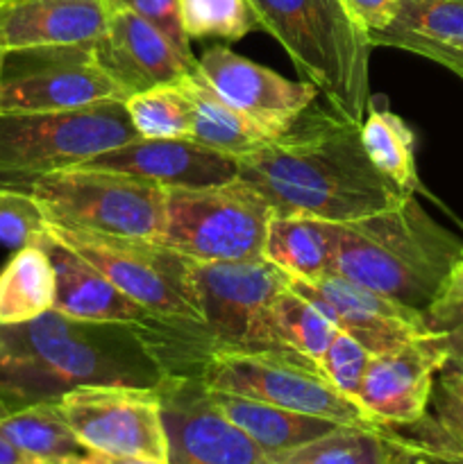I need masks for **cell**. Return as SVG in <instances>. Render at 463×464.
Here are the masks:
<instances>
[{
  "label": "cell",
  "instance_id": "46",
  "mask_svg": "<svg viewBox=\"0 0 463 464\" xmlns=\"http://www.w3.org/2000/svg\"><path fill=\"white\" fill-rule=\"evenodd\" d=\"M0 3H3V0H0Z\"/></svg>",
  "mask_w": 463,
  "mask_h": 464
},
{
  "label": "cell",
  "instance_id": "5",
  "mask_svg": "<svg viewBox=\"0 0 463 464\" xmlns=\"http://www.w3.org/2000/svg\"><path fill=\"white\" fill-rule=\"evenodd\" d=\"M200 326L180 352V374H198L204 358L222 349H281L272 334V304L289 285L266 258L191 266Z\"/></svg>",
  "mask_w": 463,
  "mask_h": 464
},
{
  "label": "cell",
  "instance_id": "35",
  "mask_svg": "<svg viewBox=\"0 0 463 464\" xmlns=\"http://www.w3.org/2000/svg\"><path fill=\"white\" fill-rule=\"evenodd\" d=\"M107 3L112 9H130L136 16L145 18L182 54L195 59L191 53V39L184 30V23H182L180 0H107Z\"/></svg>",
  "mask_w": 463,
  "mask_h": 464
},
{
  "label": "cell",
  "instance_id": "30",
  "mask_svg": "<svg viewBox=\"0 0 463 464\" xmlns=\"http://www.w3.org/2000/svg\"><path fill=\"white\" fill-rule=\"evenodd\" d=\"M272 334L281 349L320 362L339 329L313 302L286 285L272 304Z\"/></svg>",
  "mask_w": 463,
  "mask_h": 464
},
{
  "label": "cell",
  "instance_id": "29",
  "mask_svg": "<svg viewBox=\"0 0 463 464\" xmlns=\"http://www.w3.org/2000/svg\"><path fill=\"white\" fill-rule=\"evenodd\" d=\"M390 449L393 442L384 426H339L313 442L268 456L263 464H384Z\"/></svg>",
  "mask_w": 463,
  "mask_h": 464
},
{
  "label": "cell",
  "instance_id": "23",
  "mask_svg": "<svg viewBox=\"0 0 463 464\" xmlns=\"http://www.w3.org/2000/svg\"><path fill=\"white\" fill-rule=\"evenodd\" d=\"M336 222L275 213L268 225L263 258L289 279L311 281L331 272Z\"/></svg>",
  "mask_w": 463,
  "mask_h": 464
},
{
  "label": "cell",
  "instance_id": "24",
  "mask_svg": "<svg viewBox=\"0 0 463 464\" xmlns=\"http://www.w3.org/2000/svg\"><path fill=\"white\" fill-rule=\"evenodd\" d=\"M180 84L193 102L195 121L191 140L236 159L245 157L252 150L272 140L261 127H257L250 118L230 107L200 75L198 68L180 77Z\"/></svg>",
  "mask_w": 463,
  "mask_h": 464
},
{
  "label": "cell",
  "instance_id": "25",
  "mask_svg": "<svg viewBox=\"0 0 463 464\" xmlns=\"http://www.w3.org/2000/svg\"><path fill=\"white\" fill-rule=\"evenodd\" d=\"M0 430L23 458L82 462L89 449L77 440L59 401H41L0 415Z\"/></svg>",
  "mask_w": 463,
  "mask_h": 464
},
{
  "label": "cell",
  "instance_id": "40",
  "mask_svg": "<svg viewBox=\"0 0 463 464\" xmlns=\"http://www.w3.org/2000/svg\"><path fill=\"white\" fill-rule=\"evenodd\" d=\"M3 412L7 411L0 406V415H3ZM21 460H23L21 453L12 447V442H9V440L3 435V430H0V464H18Z\"/></svg>",
  "mask_w": 463,
  "mask_h": 464
},
{
  "label": "cell",
  "instance_id": "9",
  "mask_svg": "<svg viewBox=\"0 0 463 464\" xmlns=\"http://www.w3.org/2000/svg\"><path fill=\"white\" fill-rule=\"evenodd\" d=\"M48 234L84 256L116 288L172 326H200L189 256L150 238L98 234L48 222Z\"/></svg>",
  "mask_w": 463,
  "mask_h": 464
},
{
  "label": "cell",
  "instance_id": "6",
  "mask_svg": "<svg viewBox=\"0 0 463 464\" xmlns=\"http://www.w3.org/2000/svg\"><path fill=\"white\" fill-rule=\"evenodd\" d=\"M136 139L125 100L71 111H0V186L27 193L41 177Z\"/></svg>",
  "mask_w": 463,
  "mask_h": 464
},
{
  "label": "cell",
  "instance_id": "4",
  "mask_svg": "<svg viewBox=\"0 0 463 464\" xmlns=\"http://www.w3.org/2000/svg\"><path fill=\"white\" fill-rule=\"evenodd\" d=\"M259 21L331 111L361 122L370 107V50L366 32L340 0H248Z\"/></svg>",
  "mask_w": 463,
  "mask_h": 464
},
{
  "label": "cell",
  "instance_id": "19",
  "mask_svg": "<svg viewBox=\"0 0 463 464\" xmlns=\"http://www.w3.org/2000/svg\"><path fill=\"white\" fill-rule=\"evenodd\" d=\"M107 0H3L0 45L5 50L91 45L107 27Z\"/></svg>",
  "mask_w": 463,
  "mask_h": 464
},
{
  "label": "cell",
  "instance_id": "8",
  "mask_svg": "<svg viewBox=\"0 0 463 464\" xmlns=\"http://www.w3.org/2000/svg\"><path fill=\"white\" fill-rule=\"evenodd\" d=\"M272 207L243 179L202 188H166V225L159 243L191 261L263 258Z\"/></svg>",
  "mask_w": 463,
  "mask_h": 464
},
{
  "label": "cell",
  "instance_id": "16",
  "mask_svg": "<svg viewBox=\"0 0 463 464\" xmlns=\"http://www.w3.org/2000/svg\"><path fill=\"white\" fill-rule=\"evenodd\" d=\"M286 281L295 293L316 304L334 322L336 329L357 340L372 356L429 334L422 313L390 302L336 272H327L311 281L289 276Z\"/></svg>",
  "mask_w": 463,
  "mask_h": 464
},
{
  "label": "cell",
  "instance_id": "45",
  "mask_svg": "<svg viewBox=\"0 0 463 464\" xmlns=\"http://www.w3.org/2000/svg\"><path fill=\"white\" fill-rule=\"evenodd\" d=\"M5 54H7V50L0 45V75H3V63H5Z\"/></svg>",
  "mask_w": 463,
  "mask_h": 464
},
{
  "label": "cell",
  "instance_id": "39",
  "mask_svg": "<svg viewBox=\"0 0 463 464\" xmlns=\"http://www.w3.org/2000/svg\"><path fill=\"white\" fill-rule=\"evenodd\" d=\"M82 464H166L162 460H150V458H136V456H107V453H94L82 460Z\"/></svg>",
  "mask_w": 463,
  "mask_h": 464
},
{
  "label": "cell",
  "instance_id": "32",
  "mask_svg": "<svg viewBox=\"0 0 463 464\" xmlns=\"http://www.w3.org/2000/svg\"><path fill=\"white\" fill-rule=\"evenodd\" d=\"M182 23L189 39L239 41L259 30L248 0H180Z\"/></svg>",
  "mask_w": 463,
  "mask_h": 464
},
{
  "label": "cell",
  "instance_id": "15",
  "mask_svg": "<svg viewBox=\"0 0 463 464\" xmlns=\"http://www.w3.org/2000/svg\"><path fill=\"white\" fill-rule=\"evenodd\" d=\"M449 362V349L438 334H425L370 356L359 403L379 426H409L429 408L436 376Z\"/></svg>",
  "mask_w": 463,
  "mask_h": 464
},
{
  "label": "cell",
  "instance_id": "13",
  "mask_svg": "<svg viewBox=\"0 0 463 464\" xmlns=\"http://www.w3.org/2000/svg\"><path fill=\"white\" fill-rule=\"evenodd\" d=\"M166 464H263L266 453L212 399L195 374H168L157 385Z\"/></svg>",
  "mask_w": 463,
  "mask_h": 464
},
{
  "label": "cell",
  "instance_id": "1",
  "mask_svg": "<svg viewBox=\"0 0 463 464\" xmlns=\"http://www.w3.org/2000/svg\"><path fill=\"white\" fill-rule=\"evenodd\" d=\"M166 322H86L48 311L23 324H0V406L59 401L86 385L157 388L168 374Z\"/></svg>",
  "mask_w": 463,
  "mask_h": 464
},
{
  "label": "cell",
  "instance_id": "20",
  "mask_svg": "<svg viewBox=\"0 0 463 464\" xmlns=\"http://www.w3.org/2000/svg\"><path fill=\"white\" fill-rule=\"evenodd\" d=\"M41 247L54 267V308L68 317L86 322H118V324H159L162 320L127 297L84 256L73 252L48 234L41 236Z\"/></svg>",
  "mask_w": 463,
  "mask_h": 464
},
{
  "label": "cell",
  "instance_id": "38",
  "mask_svg": "<svg viewBox=\"0 0 463 464\" xmlns=\"http://www.w3.org/2000/svg\"><path fill=\"white\" fill-rule=\"evenodd\" d=\"M389 433V430H386ZM390 438V435H389ZM393 440V438H390ZM395 447H398L399 456H402L404 464H463V456H454V453H438V451H425V449L409 447V444L398 442L393 440Z\"/></svg>",
  "mask_w": 463,
  "mask_h": 464
},
{
  "label": "cell",
  "instance_id": "44",
  "mask_svg": "<svg viewBox=\"0 0 463 464\" xmlns=\"http://www.w3.org/2000/svg\"><path fill=\"white\" fill-rule=\"evenodd\" d=\"M449 367H454V370H458V372H463V356L461 358H457V361H452V362H448Z\"/></svg>",
  "mask_w": 463,
  "mask_h": 464
},
{
  "label": "cell",
  "instance_id": "31",
  "mask_svg": "<svg viewBox=\"0 0 463 464\" xmlns=\"http://www.w3.org/2000/svg\"><path fill=\"white\" fill-rule=\"evenodd\" d=\"M139 139H189L193 134V102L180 80L141 91L125 100Z\"/></svg>",
  "mask_w": 463,
  "mask_h": 464
},
{
  "label": "cell",
  "instance_id": "27",
  "mask_svg": "<svg viewBox=\"0 0 463 464\" xmlns=\"http://www.w3.org/2000/svg\"><path fill=\"white\" fill-rule=\"evenodd\" d=\"M54 308V267L39 243L14 252L0 270V324H23Z\"/></svg>",
  "mask_w": 463,
  "mask_h": 464
},
{
  "label": "cell",
  "instance_id": "21",
  "mask_svg": "<svg viewBox=\"0 0 463 464\" xmlns=\"http://www.w3.org/2000/svg\"><path fill=\"white\" fill-rule=\"evenodd\" d=\"M370 44L420 54L463 80V0H399L393 23Z\"/></svg>",
  "mask_w": 463,
  "mask_h": 464
},
{
  "label": "cell",
  "instance_id": "26",
  "mask_svg": "<svg viewBox=\"0 0 463 464\" xmlns=\"http://www.w3.org/2000/svg\"><path fill=\"white\" fill-rule=\"evenodd\" d=\"M409 447L463 456V372L445 365L436 376L429 408L409 426H384Z\"/></svg>",
  "mask_w": 463,
  "mask_h": 464
},
{
  "label": "cell",
  "instance_id": "28",
  "mask_svg": "<svg viewBox=\"0 0 463 464\" xmlns=\"http://www.w3.org/2000/svg\"><path fill=\"white\" fill-rule=\"evenodd\" d=\"M361 143L372 166L398 186L402 193L416 195L420 188L416 163V136L402 116L390 109L368 107L361 121Z\"/></svg>",
  "mask_w": 463,
  "mask_h": 464
},
{
  "label": "cell",
  "instance_id": "11",
  "mask_svg": "<svg viewBox=\"0 0 463 464\" xmlns=\"http://www.w3.org/2000/svg\"><path fill=\"white\" fill-rule=\"evenodd\" d=\"M91 45L9 50L0 75V111H71L125 100Z\"/></svg>",
  "mask_w": 463,
  "mask_h": 464
},
{
  "label": "cell",
  "instance_id": "22",
  "mask_svg": "<svg viewBox=\"0 0 463 464\" xmlns=\"http://www.w3.org/2000/svg\"><path fill=\"white\" fill-rule=\"evenodd\" d=\"M212 399L225 412L227 420L234 421L266 456H277V453L302 447L340 426L322 417L286 411V408L239 397V394L212 390Z\"/></svg>",
  "mask_w": 463,
  "mask_h": 464
},
{
  "label": "cell",
  "instance_id": "37",
  "mask_svg": "<svg viewBox=\"0 0 463 464\" xmlns=\"http://www.w3.org/2000/svg\"><path fill=\"white\" fill-rule=\"evenodd\" d=\"M340 3L354 18V23L366 32L368 39L386 30L399 7V0H340Z\"/></svg>",
  "mask_w": 463,
  "mask_h": 464
},
{
  "label": "cell",
  "instance_id": "36",
  "mask_svg": "<svg viewBox=\"0 0 463 464\" xmlns=\"http://www.w3.org/2000/svg\"><path fill=\"white\" fill-rule=\"evenodd\" d=\"M429 334H438L449 349V362L463 356V297L440 295L425 313Z\"/></svg>",
  "mask_w": 463,
  "mask_h": 464
},
{
  "label": "cell",
  "instance_id": "14",
  "mask_svg": "<svg viewBox=\"0 0 463 464\" xmlns=\"http://www.w3.org/2000/svg\"><path fill=\"white\" fill-rule=\"evenodd\" d=\"M195 68L230 107L261 127L271 139L284 134L318 98L311 82L286 80L225 45L209 48L195 59Z\"/></svg>",
  "mask_w": 463,
  "mask_h": 464
},
{
  "label": "cell",
  "instance_id": "2",
  "mask_svg": "<svg viewBox=\"0 0 463 464\" xmlns=\"http://www.w3.org/2000/svg\"><path fill=\"white\" fill-rule=\"evenodd\" d=\"M307 111L284 134L239 159V179L254 186L272 211L345 225L411 195L372 166L361 122L331 109L311 118Z\"/></svg>",
  "mask_w": 463,
  "mask_h": 464
},
{
  "label": "cell",
  "instance_id": "7",
  "mask_svg": "<svg viewBox=\"0 0 463 464\" xmlns=\"http://www.w3.org/2000/svg\"><path fill=\"white\" fill-rule=\"evenodd\" d=\"M195 376L216 392L257 399L340 426L379 429L361 403L325 379L316 361L291 349H222L209 353Z\"/></svg>",
  "mask_w": 463,
  "mask_h": 464
},
{
  "label": "cell",
  "instance_id": "33",
  "mask_svg": "<svg viewBox=\"0 0 463 464\" xmlns=\"http://www.w3.org/2000/svg\"><path fill=\"white\" fill-rule=\"evenodd\" d=\"M48 229L44 208L25 190L0 186V245L7 249L27 247L39 243Z\"/></svg>",
  "mask_w": 463,
  "mask_h": 464
},
{
  "label": "cell",
  "instance_id": "12",
  "mask_svg": "<svg viewBox=\"0 0 463 464\" xmlns=\"http://www.w3.org/2000/svg\"><path fill=\"white\" fill-rule=\"evenodd\" d=\"M59 408L89 451L166 462L157 388L86 385L64 394Z\"/></svg>",
  "mask_w": 463,
  "mask_h": 464
},
{
  "label": "cell",
  "instance_id": "41",
  "mask_svg": "<svg viewBox=\"0 0 463 464\" xmlns=\"http://www.w3.org/2000/svg\"><path fill=\"white\" fill-rule=\"evenodd\" d=\"M443 295H458V297H463V261L454 267V272H452V276H449L448 285H445Z\"/></svg>",
  "mask_w": 463,
  "mask_h": 464
},
{
  "label": "cell",
  "instance_id": "34",
  "mask_svg": "<svg viewBox=\"0 0 463 464\" xmlns=\"http://www.w3.org/2000/svg\"><path fill=\"white\" fill-rule=\"evenodd\" d=\"M370 356L372 353L366 347H361L357 340H352L343 331H339L318 365H320L325 379L336 390H340L345 397L354 399L359 403V390H361Z\"/></svg>",
  "mask_w": 463,
  "mask_h": 464
},
{
  "label": "cell",
  "instance_id": "43",
  "mask_svg": "<svg viewBox=\"0 0 463 464\" xmlns=\"http://www.w3.org/2000/svg\"><path fill=\"white\" fill-rule=\"evenodd\" d=\"M390 442H393V440H390ZM384 464H404L402 456H399V451H398V447H395V442H393V449H390V456L386 458Z\"/></svg>",
  "mask_w": 463,
  "mask_h": 464
},
{
  "label": "cell",
  "instance_id": "17",
  "mask_svg": "<svg viewBox=\"0 0 463 464\" xmlns=\"http://www.w3.org/2000/svg\"><path fill=\"white\" fill-rule=\"evenodd\" d=\"M91 48L125 100L195 71V59L182 54L157 27L130 9H112L107 27Z\"/></svg>",
  "mask_w": 463,
  "mask_h": 464
},
{
  "label": "cell",
  "instance_id": "42",
  "mask_svg": "<svg viewBox=\"0 0 463 464\" xmlns=\"http://www.w3.org/2000/svg\"><path fill=\"white\" fill-rule=\"evenodd\" d=\"M18 464H82V462H71V460H39V458H23Z\"/></svg>",
  "mask_w": 463,
  "mask_h": 464
},
{
  "label": "cell",
  "instance_id": "3",
  "mask_svg": "<svg viewBox=\"0 0 463 464\" xmlns=\"http://www.w3.org/2000/svg\"><path fill=\"white\" fill-rule=\"evenodd\" d=\"M463 243L413 195L381 211L336 225L331 272L395 304L425 313L443 295Z\"/></svg>",
  "mask_w": 463,
  "mask_h": 464
},
{
  "label": "cell",
  "instance_id": "18",
  "mask_svg": "<svg viewBox=\"0 0 463 464\" xmlns=\"http://www.w3.org/2000/svg\"><path fill=\"white\" fill-rule=\"evenodd\" d=\"M75 168L125 172L163 188H202L239 177V159L189 139H136L95 154Z\"/></svg>",
  "mask_w": 463,
  "mask_h": 464
},
{
  "label": "cell",
  "instance_id": "10",
  "mask_svg": "<svg viewBox=\"0 0 463 464\" xmlns=\"http://www.w3.org/2000/svg\"><path fill=\"white\" fill-rule=\"evenodd\" d=\"M27 193L53 225L150 240L166 225V188L125 172L66 168L36 179Z\"/></svg>",
  "mask_w": 463,
  "mask_h": 464
}]
</instances>
